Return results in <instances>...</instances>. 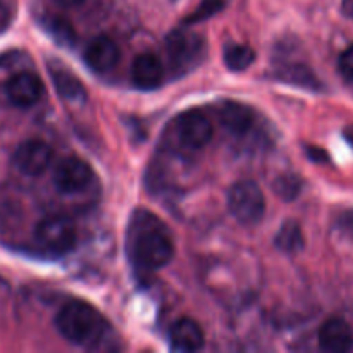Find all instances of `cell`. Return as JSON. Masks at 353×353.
Masks as SVG:
<instances>
[{"label":"cell","mask_w":353,"mask_h":353,"mask_svg":"<svg viewBox=\"0 0 353 353\" xmlns=\"http://www.w3.org/2000/svg\"><path fill=\"white\" fill-rule=\"evenodd\" d=\"M338 65H340L341 74H343L348 81H353V43L350 47L345 48L343 54L340 55Z\"/></svg>","instance_id":"7402d4cb"},{"label":"cell","mask_w":353,"mask_h":353,"mask_svg":"<svg viewBox=\"0 0 353 353\" xmlns=\"http://www.w3.org/2000/svg\"><path fill=\"white\" fill-rule=\"evenodd\" d=\"M28 64L30 61H28L26 54H21V52H10V54L0 57V85L6 86L7 81H10L14 76L26 71Z\"/></svg>","instance_id":"ac0fdd59"},{"label":"cell","mask_w":353,"mask_h":353,"mask_svg":"<svg viewBox=\"0 0 353 353\" xmlns=\"http://www.w3.org/2000/svg\"><path fill=\"white\" fill-rule=\"evenodd\" d=\"M223 7H224V0H203V2L199 6V9L193 12V16H190L188 21L196 23V21L207 19V17H210L212 14L219 12Z\"/></svg>","instance_id":"ffe728a7"},{"label":"cell","mask_w":353,"mask_h":353,"mask_svg":"<svg viewBox=\"0 0 353 353\" xmlns=\"http://www.w3.org/2000/svg\"><path fill=\"white\" fill-rule=\"evenodd\" d=\"M221 124L233 134H245L254 126L255 114L248 105L240 102H223L217 107Z\"/></svg>","instance_id":"7c38bea8"},{"label":"cell","mask_w":353,"mask_h":353,"mask_svg":"<svg viewBox=\"0 0 353 353\" xmlns=\"http://www.w3.org/2000/svg\"><path fill=\"white\" fill-rule=\"evenodd\" d=\"M276 190H278V193L283 196V199L290 200V199H295V196L299 195L300 185L295 178H283L276 183Z\"/></svg>","instance_id":"44dd1931"},{"label":"cell","mask_w":353,"mask_h":353,"mask_svg":"<svg viewBox=\"0 0 353 353\" xmlns=\"http://www.w3.org/2000/svg\"><path fill=\"white\" fill-rule=\"evenodd\" d=\"M55 2L62 7H76V6H81L85 0H55Z\"/></svg>","instance_id":"603a6c76"},{"label":"cell","mask_w":353,"mask_h":353,"mask_svg":"<svg viewBox=\"0 0 353 353\" xmlns=\"http://www.w3.org/2000/svg\"><path fill=\"white\" fill-rule=\"evenodd\" d=\"M228 207L241 224H255L262 219L265 210V199L262 190L254 181H238L228 193Z\"/></svg>","instance_id":"3957f363"},{"label":"cell","mask_w":353,"mask_h":353,"mask_svg":"<svg viewBox=\"0 0 353 353\" xmlns=\"http://www.w3.org/2000/svg\"><path fill=\"white\" fill-rule=\"evenodd\" d=\"M319 345L323 350L343 353L353 347V331L343 319H327L319 330Z\"/></svg>","instance_id":"30bf717a"},{"label":"cell","mask_w":353,"mask_h":353,"mask_svg":"<svg viewBox=\"0 0 353 353\" xmlns=\"http://www.w3.org/2000/svg\"><path fill=\"white\" fill-rule=\"evenodd\" d=\"M6 93L10 103L28 109L40 102V99L43 97V83L33 71L26 69L14 76L10 81H7Z\"/></svg>","instance_id":"ba28073f"},{"label":"cell","mask_w":353,"mask_h":353,"mask_svg":"<svg viewBox=\"0 0 353 353\" xmlns=\"http://www.w3.org/2000/svg\"><path fill=\"white\" fill-rule=\"evenodd\" d=\"M128 243H130L131 257L134 259L138 268L148 271L164 268L174 257V243L171 234L165 231L164 224L154 214L145 210L133 214Z\"/></svg>","instance_id":"6da1fadb"},{"label":"cell","mask_w":353,"mask_h":353,"mask_svg":"<svg viewBox=\"0 0 353 353\" xmlns=\"http://www.w3.org/2000/svg\"><path fill=\"white\" fill-rule=\"evenodd\" d=\"M343 134H345V140H347L348 143H350L353 147V124H348V126L345 128Z\"/></svg>","instance_id":"cb8c5ba5"},{"label":"cell","mask_w":353,"mask_h":353,"mask_svg":"<svg viewBox=\"0 0 353 353\" xmlns=\"http://www.w3.org/2000/svg\"><path fill=\"white\" fill-rule=\"evenodd\" d=\"M203 331L193 319L183 317L172 326L171 345L179 352H196L203 347Z\"/></svg>","instance_id":"5bb4252c"},{"label":"cell","mask_w":353,"mask_h":353,"mask_svg":"<svg viewBox=\"0 0 353 353\" xmlns=\"http://www.w3.org/2000/svg\"><path fill=\"white\" fill-rule=\"evenodd\" d=\"M276 247L286 254H296L303 248V234L295 221H286L276 234Z\"/></svg>","instance_id":"2e32d148"},{"label":"cell","mask_w":353,"mask_h":353,"mask_svg":"<svg viewBox=\"0 0 353 353\" xmlns=\"http://www.w3.org/2000/svg\"><path fill=\"white\" fill-rule=\"evenodd\" d=\"M119 47L109 37H97L85 50V61L97 72H109L119 62Z\"/></svg>","instance_id":"9c48e42d"},{"label":"cell","mask_w":353,"mask_h":353,"mask_svg":"<svg viewBox=\"0 0 353 353\" xmlns=\"http://www.w3.org/2000/svg\"><path fill=\"white\" fill-rule=\"evenodd\" d=\"M131 76H133V81L138 88H157L164 79V68H162L161 59L155 57L154 54L138 55L131 65Z\"/></svg>","instance_id":"8fae6325"},{"label":"cell","mask_w":353,"mask_h":353,"mask_svg":"<svg viewBox=\"0 0 353 353\" xmlns=\"http://www.w3.org/2000/svg\"><path fill=\"white\" fill-rule=\"evenodd\" d=\"M47 30L52 37L55 38L61 43L69 45L74 41V31H72V26L68 23V21L61 19V17H54L47 23Z\"/></svg>","instance_id":"d6986e66"},{"label":"cell","mask_w":353,"mask_h":353,"mask_svg":"<svg viewBox=\"0 0 353 353\" xmlns=\"http://www.w3.org/2000/svg\"><path fill=\"white\" fill-rule=\"evenodd\" d=\"M38 243L54 254H65L76 245V228L65 217H45L34 228Z\"/></svg>","instance_id":"277c9868"},{"label":"cell","mask_w":353,"mask_h":353,"mask_svg":"<svg viewBox=\"0 0 353 353\" xmlns=\"http://www.w3.org/2000/svg\"><path fill=\"white\" fill-rule=\"evenodd\" d=\"M255 61V52L248 45H228L224 50V62L231 71H243Z\"/></svg>","instance_id":"e0dca14e"},{"label":"cell","mask_w":353,"mask_h":353,"mask_svg":"<svg viewBox=\"0 0 353 353\" xmlns=\"http://www.w3.org/2000/svg\"><path fill=\"white\" fill-rule=\"evenodd\" d=\"M52 71V78H54V85L57 88L59 95L64 97L68 100H79L85 97V88H83L81 81L72 74L68 69L54 68Z\"/></svg>","instance_id":"9a60e30c"},{"label":"cell","mask_w":353,"mask_h":353,"mask_svg":"<svg viewBox=\"0 0 353 353\" xmlns=\"http://www.w3.org/2000/svg\"><path fill=\"white\" fill-rule=\"evenodd\" d=\"M214 134L212 123L199 109L186 110L178 117V137L188 148H202L210 141Z\"/></svg>","instance_id":"8992f818"},{"label":"cell","mask_w":353,"mask_h":353,"mask_svg":"<svg viewBox=\"0 0 353 353\" xmlns=\"http://www.w3.org/2000/svg\"><path fill=\"white\" fill-rule=\"evenodd\" d=\"M52 162V148L41 140H28L14 152V165L26 176H40Z\"/></svg>","instance_id":"52a82bcc"},{"label":"cell","mask_w":353,"mask_h":353,"mask_svg":"<svg viewBox=\"0 0 353 353\" xmlns=\"http://www.w3.org/2000/svg\"><path fill=\"white\" fill-rule=\"evenodd\" d=\"M55 327L68 341L81 347L97 343L103 333V321L90 303L72 300L59 310Z\"/></svg>","instance_id":"7a4b0ae2"},{"label":"cell","mask_w":353,"mask_h":353,"mask_svg":"<svg viewBox=\"0 0 353 353\" xmlns=\"http://www.w3.org/2000/svg\"><path fill=\"white\" fill-rule=\"evenodd\" d=\"M200 48H202V41L196 34L192 33L176 31L168 40L169 57L174 65H186L195 61L200 55Z\"/></svg>","instance_id":"4fadbf2b"},{"label":"cell","mask_w":353,"mask_h":353,"mask_svg":"<svg viewBox=\"0 0 353 353\" xmlns=\"http://www.w3.org/2000/svg\"><path fill=\"white\" fill-rule=\"evenodd\" d=\"M93 181V171L83 159L69 157L59 162L54 171V185L62 193H79Z\"/></svg>","instance_id":"5b68a950"}]
</instances>
